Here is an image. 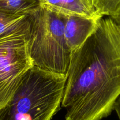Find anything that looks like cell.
Returning <instances> with one entry per match:
<instances>
[{
	"instance_id": "6da1fadb",
	"label": "cell",
	"mask_w": 120,
	"mask_h": 120,
	"mask_svg": "<svg viewBox=\"0 0 120 120\" xmlns=\"http://www.w3.org/2000/svg\"><path fill=\"white\" fill-rule=\"evenodd\" d=\"M120 95V28L111 17H102L72 53L61 102L65 120H101Z\"/></svg>"
},
{
	"instance_id": "7a4b0ae2",
	"label": "cell",
	"mask_w": 120,
	"mask_h": 120,
	"mask_svg": "<svg viewBox=\"0 0 120 120\" xmlns=\"http://www.w3.org/2000/svg\"><path fill=\"white\" fill-rule=\"evenodd\" d=\"M67 78L33 66L0 109V120H51L61 104Z\"/></svg>"
},
{
	"instance_id": "3957f363",
	"label": "cell",
	"mask_w": 120,
	"mask_h": 120,
	"mask_svg": "<svg viewBox=\"0 0 120 120\" xmlns=\"http://www.w3.org/2000/svg\"><path fill=\"white\" fill-rule=\"evenodd\" d=\"M26 44L34 66L67 75L72 52L65 39L63 14L43 7L32 14Z\"/></svg>"
},
{
	"instance_id": "277c9868",
	"label": "cell",
	"mask_w": 120,
	"mask_h": 120,
	"mask_svg": "<svg viewBox=\"0 0 120 120\" xmlns=\"http://www.w3.org/2000/svg\"><path fill=\"white\" fill-rule=\"evenodd\" d=\"M33 65L26 40L0 44V109L8 103Z\"/></svg>"
},
{
	"instance_id": "5b68a950",
	"label": "cell",
	"mask_w": 120,
	"mask_h": 120,
	"mask_svg": "<svg viewBox=\"0 0 120 120\" xmlns=\"http://www.w3.org/2000/svg\"><path fill=\"white\" fill-rule=\"evenodd\" d=\"M63 17L65 39L72 52L81 47L92 35L100 20L67 15Z\"/></svg>"
},
{
	"instance_id": "8992f818",
	"label": "cell",
	"mask_w": 120,
	"mask_h": 120,
	"mask_svg": "<svg viewBox=\"0 0 120 120\" xmlns=\"http://www.w3.org/2000/svg\"><path fill=\"white\" fill-rule=\"evenodd\" d=\"M41 6L67 15L99 20L104 17L97 8L94 0H40Z\"/></svg>"
},
{
	"instance_id": "52a82bcc",
	"label": "cell",
	"mask_w": 120,
	"mask_h": 120,
	"mask_svg": "<svg viewBox=\"0 0 120 120\" xmlns=\"http://www.w3.org/2000/svg\"><path fill=\"white\" fill-rule=\"evenodd\" d=\"M31 25V14L0 13V44L18 40H27Z\"/></svg>"
},
{
	"instance_id": "ba28073f",
	"label": "cell",
	"mask_w": 120,
	"mask_h": 120,
	"mask_svg": "<svg viewBox=\"0 0 120 120\" xmlns=\"http://www.w3.org/2000/svg\"><path fill=\"white\" fill-rule=\"evenodd\" d=\"M41 7L40 0H0V13L5 14H32Z\"/></svg>"
},
{
	"instance_id": "9c48e42d",
	"label": "cell",
	"mask_w": 120,
	"mask_h": 120,
	"mask_svg": "<svg viewBox=\"0 0 120 120\" xmlns=\"http://www.w3.org/2000/svg\"><path fill=\"white\" fill-rule=\"evenodd\" d=\"M95 6L102 16L114 18L120 12V0H94Z\"/></svg>"
},
{
	"instance_id": "30bf717a",
	"label": "cell",
	"mask_w": 120,
	"mask_h": 120,
	"mask_svg": "<svg viewBox=\"0 0 120 120\" xmlns=\"http://www.w3.org/2000/svg\"><path fill=\"white\" fill-rule=\"evenodd\" d=\"M114 110L115 111L119 120H120V95L115 102L114 106Z\"/></svg>"
},
{
	"instance_id": "8fae6325",
	"label": "cell",
	"mask_w": 120,
	"mask_h": 120,
	"mask_svg": "<svg viewBox=\"0 0 120 120\" xmlns=\"http://www.w3.org/2000/svg\"><path fill=\"white\" fill-rule=\"evenodd\" d=\"M112 18V19H114L115 21L120 22V13H119L116 16V17H114V18Z\"/></svg>"
},
{
	"instance_id": "7c38bea8",
	"label": "cell",
	"mask_w": 120,
	"mask_h": 120,
	"mask_svg": "<svg viewBox=\"0 0 120 120\" xmlns=\"http://www.w3.org/2000/svg\"><path fill=\"white\" fill-rule=\"evenodd\" d=\"M115 22H116V21H115ZM116 22L117 23V24L118 25L119 27H120V22Z\"/></svg>"
}]
</instances>
